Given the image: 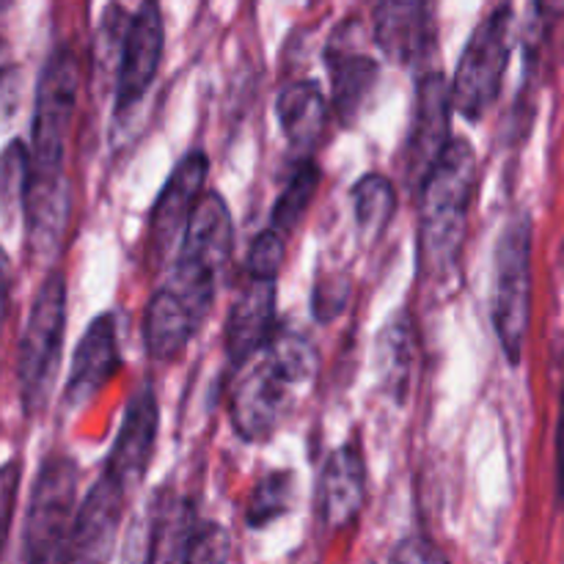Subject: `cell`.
<instances>
[{
	"instance_id": "cell-31",
	"label": "cell",
	"mask_w": 564,
	"mask_h": 564,
	"mask_svg": "<svg viewBox=\"0 0 564 564\" xmlns=\"http://www.w3.org/2000/svg\"><path fill=\"white\" fill-rule=\"evenodd\" d=\"M20 479H22V463L11 460L0 466V554H3L6 543H9L11 521H14L17 496H20Z\"/></svg>"
},
{
	"instance_id": "cell-2",
	"label": "cell",
	"mask_w": 564,
	"mask_h": 564,
	"mask_svg": "<svg viewBox=\"0 0 564 564\" xmlns=\"http://www.w3.org/2000/svg\"><path fill=\"white\" fill-rule=\"evenodd\" d=\"M231 246H235V224H231L229 204L218 191H204L176 251L174 281L169 284L202 323L213 308L220 273L229 264Z\"/></svg>"
},
{
	"instance_id": "cell-1",
	"label": "cell",
	"mask_w": 564,
	"mask_h": 564,
	"mask_svg": "<svg viewBox=\"0 0 564 564\" xmlns=\"http://www.w3.org/2000/svg\"><path fill=\"white\" fill-rule=\"evenodd\" d=\"M477 185V152L463 138H452L416 191L419 264L424 273L446 275L457 264Z\"/></svg>"
},
{
	"instance_id": "cell-35",
	"label": "cell",
	"mask_w": 564,
	"mask_h": 564,
	"mask_svg": "<svg viewBox=\"0 0 564 564\" xmlns=\"http://www.w3.org/2000/svg\"><path fill=\"white\" fill-rule=\"evenodd\" d=\"M534 14L545 28H554L564 17V0H532Z\"/></svg>"
},
{
	"instance_id": "cell-16",
	"label": "cell",
	"mask_w": 564,
	"mask_h": 564,
	"mask_svg": "<svg viewBox=\"0 0 564 564\" xmlns=\"http://www.w3.org/2000/svg\"><path fill=\"white\" fill-rule=\"evenodd\" d=\"M121 369L119 339H116L113 314H99L72 356L69 378L64 386V402L69 411L88 405Z\"/></svg>"
},
{
	"instance_id": "cell-10",
	"label": "cell",
	"mask_w": 564,
	"mask_h": 564,
	"mask_svg": "<svg viewBox=\"0 0 564 564\" xmlns=\"http://www.w3.org/2000/svg\"><path fill=\"white\" fill-rule=\"evenodd\" d=\"M286 386L292 383L268 350L242 364V375L231 391V424L242 441L259 444L275 433L286 405Z\"/></svg>"
},
{
	"instance_id": "cell-26",
	"label": "cell",
	"mask_w": 564,
	"mask_h": 564,
	"mask_svg": "<svg viewBox=\"0 0 564 564\" xmlns=\"http://www.w3.org/2000/svg\"><path fill=\"white\" fill-rule=\"evenodd\" d=\"M292 496H295V479L290 471H270L253 488L251 501L246 507V521L251 529L270 527L286 516L292 507Z\"/></svg>"
},
{
	"instance_id": "cell-8",
	"label": "cell",
	"mask_w": 564,
	"mask_h": 564,
	"mask_svg": "<svg viewBox=\"0 0 564 564\" xmlns=\"http://www.w3.org/2000/svg\"><path fill=\"white\" fill-rule=\"evenodd\" d=\"M209 160L204 152H191L180 160L174 174L160 191L158 202L152 204V215H149V253L158 264L182 246L187 226H191L193 213H196L198 202L204 196V185H207Z\"/></svg>"
},
{
	"instance_id": "cell-13",
	"label": "cell",
	"mask_w": 564,
	"mask_h": 564,
	"mask_svg": "<svg viewBox=\"0 0 564 564\" xmlns=\"http://www.w3.org/2000/svg\"><path fill=\"white\" fill-rule=\"evenodd\" d=\"M358 22L347 20L325 50V66L330 75V102L341 124H352L361 116L378 83L380 66L369 53L358 47Z\"/></svg>"
},
{
	"instance_id": "cell-6",
	"label": "cell",
	"mask_w": 564,
	"mask_h": 564,
	"mask_svg": "<svg viewBox=\"0 0 564 564\" xmlns=\"http://www.w3.org/2000/svg\"><path fill=\"white\" fill-rule=\"evenodd\" d=\"M77 516V463L53 455L42 463L31 488L22 529L28 562H66Z\"/></svg>"
},
{
	"instance_id": "cell-17",
	"label": "cell",
	"mask_w": 564,
	"mask_h": 564,
	"mask_svg": "<svg viewBox=\"0 0 564 564\" xmlns=\"http://www.w3.org/2000/svg\"><path fill=\"white\" fill-rule=\"evenodd\" d=\"M275 279H251L240 290L226 317L224 345L235 367L262 352L275 334Z\"/></svg>"
},
{
	"instance_id": "cell-12",
	"label": "cell",
	"mask_w": 564,
	"mask_h": 564,
	"mask_svg": "<svg viewBox=\"0 0 564 564\" xmlns=\"http://www.w3.org/2000/svg\"><path fill=\"white\" fill-rule=\"evenodd\" d=\"M158 430V394H154V386L143 383L127 402L124 419H121L119 433H116L113 446H110L108 463H105V474L119 479L127 490L141 485L149 471V463H152Z\"/></svg>"
},
{
	"instance_id": "cell-32",
	"label": "cell",
	"mask_w": 564,
	"mask_h": 564,
	"mask_svg": "<svg viewBox=\"0 0 564 564\" xmlns=\"http://www.w3.org/2000/svg\"><path fill=\"white\" fill-rule=\"evenodd\" d=\"M231 560V543L229 534L215 523L202 521L196 538H193L191 551H187V562H226Z\"/></svg>"
},
{
	"instance_id": "cell-24",
	"label": "cell",
	"mask_w": 564,
	"mask_h": 564,
	"mask_svg": "<svg viewBox=\"0 0 564 564\" xmlns=\"http://www.w3.org/2000/svg\"><path fill=\"white\" fill-rule=\"evenodd\" d=\"M352 213H356V226L367 240H378L389 229L397 209L394 182L386 174H367L352 185Z\"/></svg>"
},
{
	"instance_id": "cell-15",
	"label": "cell",
	"mask_w": 564,
	"mask_h": 564,
	"mask_svg": "<svg viewBox=\"0 0 564 564\" xmlns=\"http://www.w3.org/2000/svg\"><path fill=\"white\" fill-rule=\"evenodd\" d=\"M367 501V463L358 444L334 449L317 482V518L328 534H339L358 521Z\"/></svg>"
},
{
	"instance_id": "cell-11",
	"label": "cell",
	"mask_w": 564,
	"mask_h": 564,
	"mask_svg": "<svg viewBox=\"0 0 564 564\" xmlns=\"http://www.w3.org/2000/svg\"><path fill=\"white\" fill-rule=\"evenodd\" d=\"M452 83L441 72H427L419 83L416 113H413L411 135H408V180L411 185H422L444 149L449 147L452 132Z\"/></svg>"
},
{
	"instance_id": "cell-4",
	"label": "cell",
	"mask_w": 564,
	"mask_h": 564,
	"mask_svg": "<svg viewBox=\"0 0 564 564\" xmlns=\"http://www.w3.org/2000/svg\"><path fill=\"white\" fill-rule=\"evenodd\" d=\"M532 317V218L516 215L496 242L494 328L512 367L521 364Z\"/></svg>"
},
{
	"instance_id": "cell-14",
	"label": "cell",
	"mask_w": 564,
	"mask_h": 564,
	"mask_svg": "<svg viewBox=\"0 0 564 564\" xmlns=\"http://www.w3.org/2000/svg\"><path fill=\"white\" fill-rule=\"evenodd\" d=\"M124 485L102 471V477L91 485L83 505L77 507L66 562H105L113 554V543L124 518Z\"/></svg>"
},
{
	"instance_id": "cell-33",
	"label": "cell",
	"mask_w": 564,
	"mask_h": 564,
	"mask_svg": "<svg viewBox=\"0 0 564 564\" xmlns=\"http://www.w3.org/2000/svg\"><path fill=\"white\" fill-rule=\"evenodd\" d=\"M391 560L397 562H435V560H444L427 540H405L400 543V549L391 554Z\"/></svg>"
},
{
	"instance_id": "cell-30",
	"label": "cell",
	"mask_w": 564,
	"mask_h": 564,
	"mask_svg": "<svg viewBox=\"0 0 564 564\" xmlns=\"http://www.w3.org/2000/svg\"><path fill=\"white\" fill-rule=\"evenodd\" d=\"M350 279L341 273L323 275V279L314 284L312 292V314L319 319V323H330V319L339 317L341 312L350 303Z\"/></svg>"
},
{
	"instance_id": "cell-7",
	"label": "cell",
	"mask_w": 564,
	"mask_h": 564,
	"mask_svg": "<svg viewBox=\"0 0 564 564\" xmlns=\"http://www.w3.org/2000/svg\"><path fill=\"white\" fill-rule=\"evenodd\" d=\"M80 91V64L69 47L50 53L36 83V105L31 124V174H64L66 135L77 108Z\"/></svg>"
},
{
	"instance_id": "cell-5",
	"label": "cell",
	"mask_w": 564,
	"mask_h": 564,
	"mask_svg": "<svg viewBox=\"0 0 564 564\" xmlns=\"http://www.w3.org/2000/svg\"><path fill=\"white\" fill-rule=\"evenodd\" d=\"M512 50V6L490 11L463 47L452 80V105L468 121H479L501 94Z\"/></svg>"
},
{
	"instance_id": "cell-23",
	"label": "cell",
	"mask_w": 564,
	"mask_h": 564,
	"mask_svg": "<svg viewBox=\"0 0 564 564\" xmlns=\"http://www.w3.org/2000/svg\"><path fill=\"white\" fill-rule=\"evenodd\" d=\"M413 367H416V336H413L411 317L397 312L389 323L380 328L378 345H375V369L386 394L394 402H405L413 383Z\"/></svg>"
},
{
	"instance_id": "cell-9",
	"label": "cell",
	"mask_w": 564,
	"mask_h": 564,
	"mask_svg": "<svg viewBox=\"0 0 564 564\" xmlns=\"http://www.w3.org/2000/svg\"><path fill=\"white\" fill-rule=\"evenodd\" d=\"M165 47V25L160 0H143L127 20L116 69V113L135 108L152 88Z\"/></svg>"
},
{
	"instance_id": "cell-18",
	"label": "cell",
	"mask_w": 564,
	"mask_h": 564,
	"mask_svg": "<svg viewBox=\"0 0 564 564\" xmlns=\"http://www.w3.org/2000/svg\"><path fill=\"white\" fill-rule=\"evenodd\" d=\"M72 191L66 174L39 176L28 171L25 196H22V215H25L28 251L36 259H53L64 242L66 224H69Z\"/></svg>"
},
{
	"instance_id": "cell-28",
	"label": "cell",
	"mask_w": 564,
	"mask_h": 564,
	"mask_svg": "<svg viewBox=\"0 0 564 564\" xmlns=\"http://www.w3.org/2000/svg\"><path fill=\"white\" fill-rule=\"evenodd\" d=\"M28 171H31V149L22 141H11L9 149L0 154V207L22 209V196H25Z\"/></svg>"
},
{
	"instance_id": "cell-21",
	"label": "cell",
	"mask_w": 564,
	"mask_h": 564,
	"mask_svg": "<svg viewBox=\"0 0 564 564\" xmlns=\"http://www.w3.org/2000/svg\"><path fill=\"white\" fill-rule=\"evenodd\" d=\"M275 113H279L281 130H284L286 141L295 152H308L319 147L328 127V99L319 83L314 80H295L284 86L275 102Z\"/></svg>"
},
{
	"instance_id": "cell-19",
	"label": "cell",
	"mask_w": 564,
	"mask_h": 564,
	"mask_svg": "<svg viewBox=\"0 0 564 564\" xmlns=\"http://www.w3.org/2000/svg\"><path fill=\"white\" fill-rule=\"evenodd\" d=\"M375 42L400 64H416L435 42L433 0H372Z\"/></svg>"
},
{
	"instance_id": "cell-34",
	"label": "cell",
	"mask_w": 564,
	"mask_h": 564,
	"mask_svg": "<svg viewBox=\"0 0 564 564\" xmlns=\"http://www.w3.org/2000/svg\"><path fill=\"white\" fill-rule=\"evenodd\" d=\"M9 301H11V262L6 257L3 246H0V330H3L6 317H9Z\"/></svg>"
},
{
	"instance_id": "cell-36",
	"label": "cell",
	"mask_w": 564,
	"mask_h": 564,
	"mask_svg": "<svg viewBox=\"0 0 564 564\" xmlns=\"http://www.w3.org/2000/svg\"><path fill=\"white\" fill-rule=\"evenodd\" d=\"M556 482H560V501H564V391H562V411H560V430H556Z\"/></svg>"
},
{
	"instance_id": "cell-25",
	"label": "cell",
	"mask_w": 564,
	"mask_h": 564,
	"mask_svg": "<svg viewBox=\"0 0 564 564\" xmlns=\"http://www.w3.org/2000/svg\"><path fill=\"white\" fill-rule=\"evenodd\" d=\"M319 182H323V171H319L317 160L303 158L301 165H297V169L292 171L290 180H286L284 193L279 196L273 215H270L273 229H279L281 235H290V231L301 224L308 204H312L314 193H317Z\"/></svg>"
},
{
	"instance_id": "cell-22",
	"label": "cell",
	"mask_w": 564,
	"mask_h": 564,
	"mask_svg": "<svg viewBox=\"0 0 564 564\" xmlns=\"http://www.w3.org/2000/svg\"><path fill=\"white\" fill-rule=\"evenodd\" d=\"M198 527L202 518L196 501L185 496H160L149 516V545L143 560L187 562V551Z\"/></svg>"
},
{
	"instance_id": "cell-37",
	"label": "cell",
	"mask_w": 564,
	"mask_h": 564,
	"mask_svg": "<svg viewBox=\"0 0 564 564\" xmlns=\"http://www.w3.org/2000/svg\"><path fill=\"white\" fill-rule=\"evenodd\" d=\"M9 77V44L0 39V83Z\"/></svg>"
},
{
	"instance_id": "cell-3",
	"label": "cell",
	"mask_w": 564,
	"mask_h": 564,
	"mask_svg": "<svg viewBox=\"0 0 564 564\" xmlns=\"http://www.w3.org/2000/svg\"><path fill=\"white\" fill-rule=\"evenodd\" d=\"M66 334V281L61 273H50L39 286L36 301L28 314L25 330L17 352V383L28 416L47 408L61 367V347Z\"/></svg>"
},
{
	"instance_id": "cell-20",
	"label": "cell",
	"mask_w": 564,
	"mask_h": 564,
	"mask_svg": "<svg viewBox=\"0 0 564 564\" xmlns=\"http://www.w3.org/2000/svg\"><path fill=\"white\" fill-rule=\"evenodd\" d=\"M198 328L202 319L171 286H163L149 297L143 314V345L154 361L169 364L180 358Z\"/></svg>"
},
{
	"instance_id": "cell-29",
	"label": "cell",
	"mask_w": 564,
	"mask_h": 564,
	"mask_svg": "<svg viewBox=\"0 0 564 564\" xmlns=\"http://www.w3.org/2000/svg\"><path fill=\"white\" fill-rule=\"evenodd\" d=\"M281 264H284V235L270 226L251 242L246 273L251 279H279Z\"/></svg>"
},
{
	"instance_id": "cell-27",
	"label": "cell",
	"mask_w": 564,
	"mask_h": 564,
	"mask_svg": "<svg viewBox=\"0 0 564 564\" xmlns=\"http://www.w3.org/2000/svg\"><path fill=\"white\" fill-rule=\"evenodd\" d=\"M264 350L290 383H303L317 372V350L306 336L295 334V330H275Z\"/></svg>"
}]
</instances>
